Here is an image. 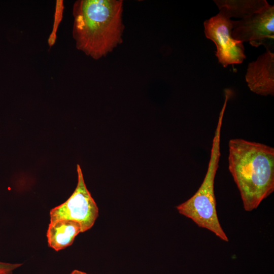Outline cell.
Instances as JSON below:
<instances>
[{"label": "cell", "instance_id": "cell-4", "mask_svg": "<svg viewBox=\"0 0 274 274\" xmlns=\"http://www.w3.org/2000/svg\"><path fill=\"white\" fill-rule=\"evenodd\" d=\"M78 183L71 196L50 211V223L66 220L78 223L81 232L89 230L98 216V208L85 185L80 166L77 164Z\"/></svg>", "mask_w": 274, "mask_h": 274}, {"label": "cell", "instance_id": "cell-3", "mask_svg": "<svg viewBox=\"0 0 274 274\" xmlns=\"http://www.w3.org/2000/svg\"><path fill=\"white\" fill-rule=\"evenodd\" d=\"M225 110L222 109L213 139L208 168L200 186L186 201L176 207L178 212L191 219L198 227L213 232L225 242L228 238L219 222L216 210L214 182L221 156V131Z\"/></svg>", "mask_w": 274, "mask_h": 274}, {"label": "cell", "instance_id": "cell-2", "mask_svg": "<svg viewBox=\"0 0 274 274\" xmlns=\"http://www.w3.org/2000/svg\"><path fill=\"white\" fill-rule=\"evenodd\" d=\"M228 148L229 170L245 210L252 211L274 191V148L242 139L230 140Z\"/></svg>", "mask_w": 274, "mask_h": 274}, {"label": "cell", "instance_id": "cell-8", "mask_svg": "<svg viewBox=\"0 0 274 274\" xmlns=\"http://www.w3.org/2000/svg\"><path fill=\"white\" fill-rule=\"evenodd\" d=\"M81 232L80 225L74 221L62 220L49 223L46 236L49 247L59 251L72 245Z\"/></svg>", "mask_w": 274, "mask_h": 274}, {"label": "cell", "instance_id": "cell-5", "mask_svg": "<svg viewBox=\"0 0 274 274\" xmlns=\"http://www.w3.org/2000/svg\"><path fill=\"white\" fill-rule=\"evenodd\" d=\"M203 22L206 38L215 44V55L224 67L242 63L246 59L243 43L234 39L231 35L232 20L224 8Z\"/></svg>", "mask_w": 274, "mask_h": 274}, {"label": "cell", "instance_id": "cell-11", "mask_svg": "<svg viewBox=\"0 0 274 274\" xmlns=\"http://www.w3.org/2000/svg\"><path fill=\"white\" fill-rule=\"evenodd\" d=\"M70 274H88V273H86L85 272L79 270L75 269L73 271H72L70 273Z\"/></svg>", "mask_w": 274, "mask_h": 274}, {"label": "cell", "instance_id": "cell-6", "mask_svg": "<svg viewBox=\"0 0 274 274\" xmlns=\"http://www.w3.org/2000/svg\"><path fill=\"white\" fill-rule=\"evenodd\" d=\"M232 38L253 47L263 45L272 51L274 41V6L268 4L239 20H232Z\"/></svg>", "mask_w": 274, "mask_h": 274}, {"label": "cell", "instance_id": "cell-1", "mask_svg": "<svg viewBox=\"0 0 274 274\" xmlns=\"http://www.w3.org/2000/svg\"><path fill=\"white\" fill-rule=\"evenodd\" d=\"M122 0H78L73 7L76 47L94 59L106 56L122 42Z\"/></svg>", "mask_w": 274, "mask_h": 274}, {"label": "cell", "instance_id": "cell-7", "mask_svg": "<svg viewBox=\"0 0 274 274\" xmlns=\"http://www.w3.org/2000/svg\"><path fill=\"white\" fill-rule=\"evenodd\" d=\"M250 90L263 96L274 95V53L266 50L248 64L245 76Z\"/></svg>", "mask_w": 274, "mask_h": 274}, {"label": "cell", "instance_id": "cell-9", "mask_svg": "<svg viewBox=\"0 0 274 274\" xmlns=\"http://www.w3.org/2000/svg\"><path fill=\"white\" fill-rule=\"evenodd\" d=\"M219 9L224 8L229 16L240 19L257 12L268 3L265 0H215Z\"/></svg>", "mask_w": 274, "mask_h": 274}, {"label": "cell", "instance_id": "cell-10", "mask_svg": "<svg viewBox=\"0 0 274 274\" xmlns=\"http://www.w3.org/2000/svg\"><path fill=\"white\" fill-rule=\"evenodd\" d=\"M19 267L18 263L0 262V274H13V271Z\"/></svg>", "mask_w": 274, "mask_h": 274}]
</instances>
